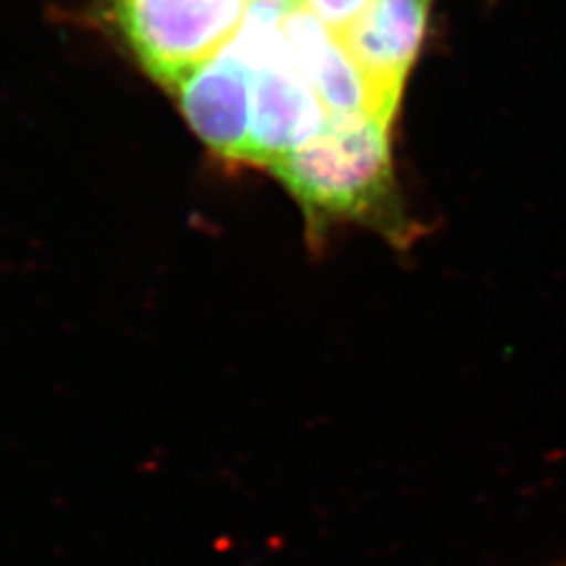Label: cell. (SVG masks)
Masks as SVG:
<instances>
[{
  "mask_svg": "<svg viewBox=\"0 0 566 566\" xmlns=\"http://www.w3.org/2000/svg\"><path fill=\"white\" fill-rule=\"evenodd\" d=\"M390 122L376 114L329 118L317 139L271 168L311 214L364 217L392 187Z\"/></svg>",
  "mask_w": 566,
  "mask_h": 566,
  "instance_id": "obj_1",
  "label": "cell"
},
{
  "mask_svg": "<svg viewBox=\"0 0 566 566\" xmlns=\"http://www.w3.org/2000/svg\"><path fill=\"white\" fill-rule=\"evenodd\" d=\"M245 9L248 0H122L120 20L143 67L177 88L238 36Z\"/></svg>",
  "mask_w": 566,
  "mask_h": 566,
  "instance_id": "obj_2",
  "label": "cell"
},
{
  "mask_svg": "<svg viewBox=\"0 0 566 566\" xmlns=\"http://www.w3.org/2000/svg\"><path fill=\"white\" fill-rule=\"evenodd\" d=\"M329 116L294 57L269 61L254 72L252 124L245 163L271 164L294 154L325 130Z\"/></svg>",
  "mask_w": 566,
  "mask_h": 566,
  "instance_id": "obj_3",
  "label": "cell"
},
{
  "mask_svg": "<svg viewBox=\"0 0 566 566\" xmlns=\"http://www.w3.org/2000/svg\"><path fill=\"white\" fill-rule=\"evenodd\" d=\"M426 20L428 0H374L338 36L388 118H395L407 74L424 41Z\"/></svg>",
  "mask_w": 566,
  "mask_h": 566,
  "instance_id": "obj_4",
  "label": "cell"
},
{
  "mask_svg": "<svg viewBox=\"0 0 566 566\" xmlns=\"http://www.w3.org/2000/svg\"><path fill=\"white\" fill-rule=\"evenodd\" d=\"M254 72L223 51L177 84L182 114L217 154L245 160L252 124Z\"/></svg>",
  "mask_w": 566,
  "mask_h": 566,
  "instance_id": "obj_5",
  "label": "cell"
},
{
  "mask_svg": "<svg viewBox=\"0 0 566 566\" xmlns=\"http://www.w3.org/2000/svg\"><path fill=\"white\" fill-rule=\"evenodd\" d=\"M374 0H298L311 15L325 23L336 36H343L359 20Z\"/></svg>",
  "mask_w": 566,
  "mask_h": 566,
  "instance_id": "obj_6",
  "label": "cell"
}]
</instances>
